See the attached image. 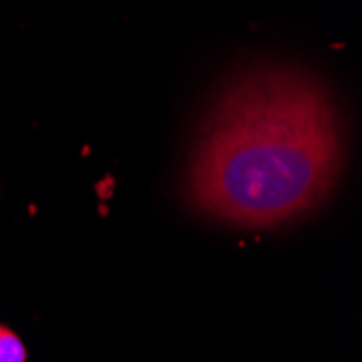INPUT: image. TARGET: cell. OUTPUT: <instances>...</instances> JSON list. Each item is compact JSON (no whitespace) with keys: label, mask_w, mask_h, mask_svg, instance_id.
I'll list each match as a JSON object with an SVG mask.
<instances>
[{"label":"cell","mask_w":362,"mask_h":362,"mask_svg":"<svg viewBox=\"0 0 362 362\" xmlns=\"http://www.w3.org/2000/svg\"><path fill=\"white\" fill-rule=\"evenodd\" d=\"M341 163V117L327 87L293 65H254L223 85L200 128L189 200L235 226H278L321 204Z\"/></svg>","instance_id":"obj_1"},{"label":"cell","mask_w":362,"mask_h":362,"mask_svg":"<svg viewBox=\"0 0 362 362\" xmlns=\"http://www.w3.org/2000/svg\"><path fill=\"white\" fill-rule=\"evenodd\" d=\"M26 349L22 341L7 327L0 325V362H24Z\"/></svg>","instance_id":"obj_2"}]
</instances>
